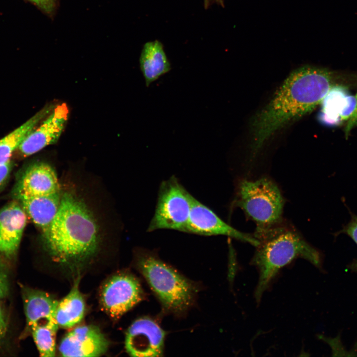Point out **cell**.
<instances>
[{
	"instance_id": "cell-1",
	"label": "cell",
	"mask_w": 357,
	"mask_h": 357,
	"mask_svg": "<svg viewBox=\"0 0 357 357\" xmlns=\"http://www.w3.org/2000/svg\"><path fill=\"white\" fill-rule=\"evenodd\" d=\"M336 79L325 68L305 66L292 72L253 119L252 156L277 130L311 112L333 87L341 85Z\"/></svg>"
},
{
	"instance_id": "cell-2",
	"label": "cell",
	"mask_w": 357,
	"mask_h": 357,
	"mask_svg": "<svg viewBox=\"0 0 357 357\" xmlns=\"http://www.w3.org/2000/svg\"><path fill=\"white\" fill-rule=\"evenodd\" d=\"M43 238L54 260L71 265L92 256L99 242L97 226L90 212L68 192L61 195L58 212Z\"/></svg>"
},
{
	"instance_id": "cell-3",
	"label": "cell",
	"mask_w": 357,
	"mask_h": 357,
	"mask_svg": "<svg viewBox=\"0 0 357 357\" xmlns=\"http://www.w3.org/2000/svg\"><path fill=\"white\" fill-rule=\"evenodd\" d=\"M254 236L259 241L251 261L259 272L254 292L257 302L279 270L295 259L303 258L320 266L319 252L296 229L283 222Z\"/></svg>"
},
{
	"instance_id": "cell-4",
	"label": "cell",
	"mask_w": 357,
	"mask_h": 357,
	"mask_svg": "<svg viewBox=\"0 0 357 357\" xmlns=\"http://www.w3.org/2000/svg\"><path fill=\"white\" fill-rule=\"evenodd\" d=\"M137 266L166 310L182 313L192 304L196 293L194 284L154 253L141 252Z\"/></svg>"
},
{
	"instance_id": "cell-5",
	"label": "cell",
	"mask_w": 357,
	"mask_h": 357,
	"mask_svg": "<svg viewBox=\"0 0 357 357\" xmlns=\"http://www.w3.org/2000/svg\"><path fill=\"white\" fill-rule=\"evenodd\" d=\"M285 199L277 184L270 178L238 180L233 206L243 211L256 226L255 233L267 230L282 221Z\"/></svg>"
},
{
	"instance_id": "cell-6",
	"label": "cell",
	"mask_w": 357,
	"mask_h": 357,
	"mask_svg": "<svg viewBox=\"0 0 357 357\" xmlns=\"http://www.w3.org/2000/svg\"><path fill=\"white\" fill-rule=\"evenodd\" d=\"M193 198L176 177L163 181L147 231L168 229L184 232Z\"/></svg>"
},
{
	"instance_id": "cell-7",
	"label": "cell",
	"mask_w": 357,
	"mask_h": 357,
	"mask_svg": "<svg viewBox=\"0 0 357 357\" xmlns=\"http://www.w3.org/2000/svg\"><path fill=\"white\" fill-rule=\"evenodd\" d=\"M143 298V291L138 279L131 274L121 273L112 276L104 284L100 301L108 314L119 318Z\"/></svg>"
},
{
	"instance_id": "cell-8",
	"label": "cell",
	"mask_w": 357,
	"mask_h": 357,
	"mask_svg": "<svg viewBox=\"0 0 357 357\" xmlns=\"http://www.w3.org/2000/svg\"><path fill=\"white\" fill-rule=\"evenodd\" d=\"M184 232L207 236H226L248 242L255 247L259 244L254 236L235 229L194 197Z\"/></svg>"
},
{
	"instance_id": "cell-9",
	"label": "cell",
	"mask_w": 357,
	"mask_h": 357,
	"mask_svg": "<svg viewBox=\"0 0 357 357\" xmlns=\"http://www.w3.org/2000/svg\"><path fill=\"white\" fill-rule=\"evenodd\" d=\"M69 113L65 103L57 104L21 143L18 148L20 154L28 157L56 143L65 127Z\"/></svg>"
},
{
	"instance_id": "cell-10",
	"label": "cell",
	"mask_w": 357,
	"mask_h": 357,
	"mask_svg": "<svg viewBox=\"0 0 357 357\" xmlns=\"http://www.w3.org/2000/svg\"><path fill=\"white\" fill-rule=\"evenodd\" d=\"M165 333L153 320L140 318L128 328L125 338V348L131 357L162 356Z\"/></svg>"
},
{
	"instance_id": "cell-11",
	"label": "cell",
	"mask_w": 357,
	"mask_h": 357,
	"mask_svg": "<svg viewBox=\"0 0 357 357\" xmlns=\"http://www.w3.org/2000/svg\"><path fill=\"white\" fill-rule=\"evenodd\" d=\"M109 343L95 325L75 327L61 340L59 350L63 357H99L105 354Z\"/></svg>"
},
{
	"instance_id": "cell-12",
	"label": "cell",
	"mask_w": 357,
	"mask_h": 357,
	"mask_svg": "<svg viewBox=\"0 0 357 357\" xmlns=\"http://www.w3.org/2000/svg\"><path fill=\"white\" fill-rule=\"evenodd\" d=\"M60 191L55 170L47 163L38 162L28 166L21 174L12 194L18 200L23 197L46 195Z\"/></svg>"
},
{
	"instance_id": "cell-13",
	"label": "cell",
	"mask_w": 357,
	"mask_h": 357,
	"mask_svg": "<svg viewBox=\"0 0 357 357\" xmlns=\"http://www.w3.org/2000/svg\"><path fill=\"white\" fill-rule=\"evenodd\" d=\"M27 214L16 200L0 210V255L11 258L17 251L27 223Z\"/></svg>"
},
{
	"instance_id": "cell-14",
	"label": "cell",
	"mask_w": 357,
	"mask_h": 357,
	"mask_svg": "<svg viewBox=\"0 0 357 357\" xmlns=\"http://www.w3.org/2000/svg\"><path fill=\"white\" fill-rule=\"evenodd\" d=\"M21 295L28 329L38 325L57 323L55 312L58 301L51 295L27 287L21 289Z\"/></svg>"
},
{
	"instance_id": "cell-15",
	"label": "cell",
	"mask_w": 357,
	"mask_h": 357,
	"mask_svg": "<svg viewBox=\"0 0 357 357\" xmlns=\"http://www.w3.org/2000/svg\"><path fill=\"white\" fill-rule=\"evenodd\" d=\"M61 197L59 191L46 195L23 197L16 200L44 236L58 212Z\"/></svg>"
},
{
	"instance_id": "cell-16",
	"label": "cell",
	"mask_w": 357,
	"mask_h": 357,
	"mask_svg": "<svg viewBox=\"0 0 357 357\" xmlns=\"http://www.w3.org/2000/svg\"><path fill=\"white\" fill-rule=\"evenodd\" d=\"M139 63L146 86L168 72L171 68L163 45L157 40L144 44Z\"/></svg>"
},
{
	"instance_id": "cell-17",
	"label": "cell",
	"mask_w": 357,
	"mask_h": 357,
	"mask_svg": "<svg viewBox=\"0 0 357 357\" xmlns=\"http://www.w3.org/2000/svg\"><path fill=\"white\" fill-rule=\"evenodd\" d=\"M79 278L77 279L70 292L58 301L55 319L59 326L70 328L82 319L85 310L84 298L79 289Z\"/></svg>"
},
{
	"instance_id": "cell-18",
	"label": "cell",
	"mask_w": 357,
	"mask_h": 357,
	"mask_svg": "<svg viewBox=\"0 0 357 357\" xmlns=\"http://www.w3.org/2000/svg\"><path fill=\"white\" fill-rule=\"evenodd\" d=\"M57 104L47 105L20 126L0 139V165L10 161L13 152L26 137L50 114Z\"/></svg>"
},
{
	"instance_id": "cell-19",
	"label": "cell",
	"mask_w": 357,
	"mask_h": 357,
	"mask_svg": "<svg viewBox=\"0 0 357 357\" xmlns=\"http://www.w3.org/2000/svg\"><path fill=\"white\" fill-rule=\"evenodd\" d=\"M348 95L345 87L342 85L336 86L329 91L321 102L318 119L322 123L328 125L339 123V115L346 104Z\"/></svg>"
},
{
	"instance_id": "cell-20",
	"label": "cell",
	"mask_w": 357,
	"mask_h": 357,
	"mask_svg": "<svg viewBox=\"0 0 357 357\" xmlns=\"http://www.w3.org/2000/svg\"><path fill=\"white\" fill-rule=\"evenodd\" d=\"M58 326L57 323H53L36 326L30 329L40 356H55L56 335Z\"/></svg>"
},
{
	"instance_id": "cell-21",
	"label": "cell",
	"mask_w": 357,
	"mask_h": 357,
	"mask_svg": "<svg viewBox=\"0 0 357 357\" xmlns=\"http://www.w3.org/2000/svg\"><path fill=\"white\" fill-rule=\"evenodd\" d=\"M0 255V300L5 298L9 290L8 270Z\"/></svg>"
},
{
	"instance_id": "cell-22",
	"label": "cell",
	"mask_w": 357,
	"mask_h": 357,
	"mask_svg": "<svg viewBox=\"0 0 357 357\" xmlns=\"http://www.w3.org/2000/svg\"><path fill=\"white\" fill-rule=\"evenodd\" d=\"M12 168V163L11 161L8 163L0 165V190L7 181Z\"/></svg>"
},
{
	"instance_id": "cell-23",
	"label": "cell",
	"mask_w": 357,
	"mask_h": 357,
	"mask_svg": "<svg viewBox=\"0 0 357 357\" xmlns=\"http://www.w3.org/2000/svg\"><path fill=\"white\" fill-rule=\"evenodd\" d=\"M7 331V320L6 314L3 306L0 302V341L5 336Z\"/></svg>"
},
{
	"instance_id": "cell-24",
	"label": "cell",
	"mask_w": 357,
	"mask_h": 357,
	"mask_svg": "<svg viewBox=\"0 0 357 357\" xmlns=\"http://www.w3.org/2000/svg\"><path fill=\"white\" fill-rule=\"evenodd\" d=\"M47 13L51 12L54 8L55 0H28Z\"/></svg>"
},
{
	"instance_id": "cell-25",
	"label": "cell",
	"mask_w": 357,
	"mask_h": 357,
	"mask_svg": "<svg viewBox=\"0 0 357 357\" xmlns=\"http://www.w3.org/2000/svg\"><path fill=\"white\" fill-rule=\"evenodd\" d=\"M346 233L357 244V217H354L346 228Z\"/></svg>"
},
{
	"instance_id": "cell-26",
	"label": "cell",
	"mask_w": 357,
	"mask_h": 357,
	"mask_svg": "<svg viewBox=\"0 0 357 357\" xmlns=\"http://www.w3.org/2000/svg\"><path fill=\"white\" fill-rule=\"evenodd\" d=\"M357 126V109L353 116L346 122L345 127V134L346 138H348L351 130Z\"/></svg>"
},
{
	"instance_id": "cell-27",
	"label": "cell",
	"mask_w": 357,
	"mask_h": 357,
	"mask_svg": "<svg viewBox=\"0 0 357 357\" xmlns=\"http://www.w3.org/2000/svg\"><path fill=\"white\" fill-rule=\"evenodd\" d=\"M210 0H205V3H207L208 1H210Z\"/></svg>"
}]
</instances>
